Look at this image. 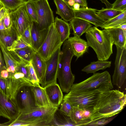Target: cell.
<instances>
[{
    "mask_svg": "<svg viewBox=\"0 0 126 126\" xmlns=\"http://www.w3.org/2000/svg\"><path fill=\"white\" fill-rule=\"evenodd\" d=\"M27 84L33 85L26 78L16 79L9 72L7 78L1 77L0 78V89L4 94L12 99H14L19 89L23 85Z\"/></svg>",
    "mask_w": 126,
    "mask_h": 126,
    "instance_id": "4fadbf2b",
    "label": "cell"
},
{
    "mask_svg": "<svg viewBox=\"0 0 126 126\" xmlns=\"http://www.w3.org/2000/svg\"><path fill=\"white\" fill-rule=\"evenodd\" d=\"M44 88L51 103L54 106L59 107L63 97L60 85L56 82L49 85Z\"/></svg>",
    "mask_w": 126,
    "mask_h": 126,
    "instance_id": "e0dca14e",
    "label": "cell"
},
{
    "mask_svg": "<svg viewBox=\"0 0 126 126\" xmlns=\"http://www.w3.org/2000/svg\"><path fill=\"white\" fill-rule=\"evenodd\" d=\"M10 12L8 13L2 19L4 25L6 29L12 27V21Z\"/></svg>",
    "mask_w": 126,
    "mask_h": 126,
    "instance_id": "60d3db41",
    "label": "cell"
},
{
    "mask_svg": "<svg viewBox=\"0 0 126 126\" xmlns=\"http://www.w3.org/2000/svg\"><path fill=\"white\" fill-rule=\"evenodd\" d=\"M74 56L68 42L65 40L60 52L57 78L62 92L67 93L70 91L75 79L71 69V62Z\"/></svg>",
    "mask_w": 126,
    "mask_h": 126,
    "instance_id": "277c9868",
    "label": "cell"
},
{
    "mask_svg": "<svg viewBox=\"0 0 126 126\" xmlns=\"http://www.w3.org/2000/svg\"><path fill=\"white\" fill-rule=\"evenodd\" d=\"M106 30L112 38L113 45L121 48L126 47V31L117 28Z\"/></svg>",
    "mask_w": 126,
    "mask_h": 126,
    "instance_id": "d4e9b609",
    "label": "cell"
},
{
    "mask_svg": "<svg viewBox=\"0 0 126 126\" xmlns=\"http://www.w3.org/2000/svg\"><path fill=\"white\" fill-rule=\"evenodd\" d=\"M32 88L37 107L39 108L54 106L50 102L44 88L40 86V84L33 85Z\"/></svg>",
    "mask_w": 126,
    "mask_h": 126,
    "instance_id": "44dd1931",
    "label": "cell"
},
{
    "mask_svg": "<svg viewBox=\"0 0 126 126\" xmlns=\"http://www.w3.org/2000/svg\"><path fill=\"white\" fill-rule=\"evenodd\" d=\"M75 3H78L82 7H87L86 0H74Z\"/></svg>",
    "mask_w": 126,
    "mask_h": 126,
    "instance_id": "ee69618b",
    "label": "cell"
},
{
    "mask_svg": "<svg viewBox=\"0 0 126 126\" xmlns=\"http://www.w3.org/2000/svg\"><path fill=\"white\" fill-rule=\"evenodd\" d=\"M70 21L75 36L80 37L92 26L89 22L79 18L75 17Z\"/></svg>",
    "mask_w": 126,
    "mask_h": 126,
    "instance_id": "7402d4cb",
    "label": "cell"
},
{
    "mask_svg": "<svg viewBox=\"0 0 126 126\" xmlns=\"http://www.w3.org/2000/svg\"><path fill=\"white\" fill-rule=\"evenodd\" d=\"M30 25L26 28L20 37L25 43L31 47Z\"/></svg>",
    "mask_w": 126,
    "mask_h": 126,
    "instance_id": "f35d334b",
    "label": "cell"
},
{
    "mask_svg": "<svg viewBox=\"0 0 126 126\" xmlns=\"http://www.w3.org/2000/svg\"><path fill=\"white\" fill-rule=\"evenodd\" d=\"M63 0L64 1H65V2H67V3H68V2L69 0Z\"/></svg>",
    "mask_w": 126,
    "mask_h": 126,
    "instance_id": "816d5d0a",
    "label": "cell"
},
{
    "mask_svg": "<svg viewBox=\"0 0 126 126\" xmlns=\"http://www.w3.org/2000/svg\"><path fill=\"white\" fill-rule=\"evenodd\" d=\"M101 1L102 3H104L107 8H112V4L110 3L107 0H99Z\"/></svg>",
    "mask_w": 126,
    "mask_h": 126,
    "instance_id": "bcb514c9",
    "label": "cell"
},
{
    "mask_svg": "<svg viewBox=\"0 0 126 126\" xmlns=\"http://www.w3.org/2000/svg\"><path fill=\"white\" fill-rule=\"evenodd\" d=\"M9 75V72L6 69L2 70L1 72L0 75L1 77L4 78H7Z\"/></svg>",
    "mask_w": 126,
    "mask_h": 126,
    "instance_id": "f6af8a7d",
    "label": "cell"
},
{
    "mask_svg": "<svg viewBox=\"0 0 126 126\" xmlns=\"http://www.w3.org/2000/svg\"><path fill=\"white\" fill-rule=\"evenodd\" d=\"M63 44L54 23L48 28L45 39L36 52L46 61L58 48L61 47Z\"/></svg>",
    "mask_w": 126,
    "mask_h": 126,
    "instance_id": "52a82bcc",
    "label": "cell"
},
{
    "mask_svg": "<svg viewBox=\"0 0 126 126\" xmlns=\"http://www.w3.org/2000/svg\"><path fill=\"white\" fill-rule=\"evenodd\" d=\"M78 126L68 116L60 110L58 109L56 111L51 126Z\"/></svg>",
    "mask_w": 126,
    "mask_h": 126,
    "instance_id": "83f0119b",
    "label": "cell"
},
{
    "mask_svg": "<svg viewBox=\"0 0 126 126\" xmlns=\"http://www.w3.org/2000/svg\"><path fill=\"white\" fill-rule=\"evenodd\" d=\"M96 11V14L100 17L106 20L112 18L124 11L114 10L112 8H104L103 7L100 10H97Z\"/></svg>",
    "mask_w": 126,
    "mask_h": 126,
    "instance_id": "1f68e13d",
    "label": "cell"
},
{
    "mask_svg": "<svg viewBox=\"0 0 126 126\" xmlns=\"http://www.w3.org/2000/svg\"><path fill=\"white\" fill-rule=\"evenodd\" d=\"M75 3L74 0H69L68 2V4L72 8L73 5Z\"/></svg>",
    "mask_w": 126,
    "mask_h": 126,
    "instance_id": "f907efd6",
    "label": "cell"
},
{
    "mask_svg": "<svg viewBox=\"0 0 126 126\" xmlns=\"http://www.w3.org/2000/svg\"><path fill=\"white\" fill-rule=\"evenodd\" d=\"M6 29L3 24L2 19L0 21V31Z\"/></svg>",
    "mask_w": 126,
    "mask_h": 126,
    "instance_id": "681fc988",
    "label": "cell"
},
{
    "mask_svg": "<svg viewBox=\"0 0 126 126\" xmlns=\"http://www.w3.org/2000/svg\"><path fill=\"white\" fill-rule=\"evenodd\" d=\"M4 69H6L4 58L0 48V78H1L0 75L1 71Z\"/></svg>",
    "mask_w": 126,
    "mask_h": 126,
    "instance_id": "b9f144b4",
    "label": "cell"
},
{
    "mask_svg": "<svg viewBox=\"0 0 126 126\" xmlns=\"http://www.w3.org/2000/svg\"><path fill=\"white\" fill-rule=\"evenodd\" d=\"M25 3L10 12L12 22V28L17 38L20 37L33 22L27 11Z\"/></svg>",
    "mask_w": 126,
    "mask_h": 126,
    "instance_id": "ba28073f",
    "label": "cell"
},
{
    "mask_svg": "<svg viewBox=\"0 0 126 126\" xmlns=\"http://www.w3.org/2000/svg\"><path fill=\"white\" fill-rule=\"evenodd\" d=\"M31 0L33 1H36L38 0Z\"/></svg>",
    "mask_w": 126,
    "mask_h": 126,
    "instance_id": "f5cc1de1",
    "label": "cell"
},
{
    "mask_svg": "<svg viewBox=\"0 0 126 126\" xmlns=\"http://www.w3.org/2000/svg\"><path fill=\"white\" fill-rule=\"evenodd\" d=\"M116 47L115 69L112 82L113 84L121 88L126 78V47Z\"/></svg>",
    "mask_w": 126,
    "mask_h": 126,
    "instance_id": "30bf717a",
    "label": "cell"
},
{
    "mask_svg": "<svg viewBox=\"0 0 126 126\" xmlns=\"http://www.w3.org/2000/svg\"><path fill=\"white\" fill-rule=\"evenodd\" d=\"M2 126V124H0V126Z\"/></svg>",
    "mask_w": 126,
    "mask_h": 126,
    "instance_id": "11a10c76",
    "label": "cell"
},
{
    "mask_svg": "<svg viewBox=\"0 0 126 126\" xmlns=\"http://www.w3.org/2000/svg\"><path fill=\"white\" fill-rule=\"evenodd\" d=\"M20 113L14 100L5 95L0 89V116L13 121Z\"/></svg>",
    "mask_w": 126,
    "mask_h": 126,
    "instance_id": "5bb4252c",
    "label": "cell"
},
{
    "mask_svg": "<svg viewBox=\"0 0 126 126\" xmlns=\"http://www.w3.org/2000/svg\"><path fill=\"white\" fill-rule=\"evenodd\" d=\"M113 84L109 73L105 71L93 75L82 81L73 84L71 92L79 93L96 92L102 93L112 90Z\"/></svg>",
    "mask_w": 126,
    "mask_h": 126,
    "instance_id": "3957f363",
    "label": "cell"
},
{
    "mask_svg": "<svg viewBox=\"0 0 126 126\" xmlns=\"http://www.w3.org/2000/svg\"><path fill=\"white\" fill-rule=\"evenodd\" d=\"M67 40L77 59L87 51L89 47L87 42L80 37L75 36L69 37Z\"/></svg>",
    "mask_w": 126,
    "mask_h": 126,
    "instance_id": "d6986e66",
    "label": "cell"
},
{
    "mask_svg": "<svg viewBox=\"0 0 126 126\" xmlns=\"http://www.w3.org/2000/svg\"><path fill=\"white\" fill-rule=\"evenodd\" d=\"M96 92L79 93L69 91L63 99L69 102L72 107L84 108L94 107L100 94Z\"/></svg>",
    "mask_w": 126,
    "mask_h": 126,
    "instance_id": "9c48e42d",
    "label": "cell"
},
{
    "mask_svg": "<svg viewBox=\"0 0 126 126\" xmlns=\"http://www.w3.org/2000/svg\"><path fill=\"white\" fill-rule=\"evenodd\" d=\"M32 85L27 84L23 85L15 95L14 100L21 113H28L39 108L36 104Z\"/></svg>",
    "mask_w": 126,
    "mask_h": 126,
    "instance_id": "8992f818",
    "label": "cell"
},
{
    "mask_svg": "<svg viewBox=\"0 0 126 126\" xmlns=\"http://www.w3.org/2000/svg\"><path fill=\"white\" fill-rule=\"evenodd\" d=\"M89 47L95 51L98 60L106 61L112 53L113 41L106 29L101 30L91 27L85 33Z\"/></svg>",
    "mask_w": 126,
    "mask_h": 126,
    "instance_id": "7a4b0ae2",
    "label": "cell"
},
{
    "mask_svg": "<svg viewBox=\"0 0 126 126\" xmlns=\"http://www.w3.org/2000/svg\"><path fill=\"white\" fill-rule=\"evenodd\" d=\"M26 2L24 0H0L3 6L10 11L15 10Z\"/></svg>",
    "mask_w": 126,
    "mask_h": 126,
    "instance_id": "836d02e7",
    "label": "cell"
},
{
    "mask_svg": "<svg viewBox=\"0 0 126 126\" xmlns=\"http://www.w3.org/2000/svg\"><path fill=\"white\" fill-rule=\"evenodd\" d=\"M126 104V95L118 90L101 93L94 107L92 122L108 118L120 113Z\"/></svg>",
    "mask_w": 126,
    "mask_h": 126,
    "instance_id": "6da1fadb",
    "label": "cell"
},
{
    "mask_svg": "<svg viewBox=\"0 0 126 126\" xmlns=\"http://www.w3.org/2000/svg\"><path fill=\"white\" fill-rule=\"evenodd\" d=\"M55 27L60 36L61 42L63 43L69 37L70 26L67 22L56 17L54 20Z\"/></svg>",
    "mask_w": 126,
    "mask_h": 126,
    "instance_id": "484cf974",
    "label": "cell"
},
{
    "mask_svg": "<svg viewBox=\"0 0 126 126\" xmlns=\"http://www.w3.org/2000/svg\"><path fill=\"white\" fill-rule=\"evenodd\" d=\"M74 10L75 17L87 21L96 27H102L106 20L99 17L96 14V9L82 7L78 10Z\"/></svg>",
    "mask_w": 126,
    "mask_h": 126,
    "instance_id": "9a60e30c",
    "label": "cell"
},
{
    "mask_svg": "<svg viewBox=\"0 0 126 126\" xmlns=\"http://www.w3.org/2000/svg\"><path fill=\"white\" fill-rule=\"evenodd\" d=\"M24 0L26 2L27 1H28V0Z\"/></svg>",
    "mask_w": 126,
    "mask_h": 126,
    "instance_id": "db71d44e",
    "label": "cell"
},
{
    "mask_svg": "<svg viewBox=\"0 0 126 126\" xmlns=\"http://www.w3.org/2000/svg\"><path fill=\"white\" fill-rule=\"evenodd\" d=\"M0 38L7 47L11 46L17 37L11 27L0 31Z\"/></svg>",
    "mask_w": 126,
    "mask_h": 126,
    "instance_id": "4dcf8cb0",
    "label": "cell"
},
{
    "mask_svg": "<svg viewBox=\"0 0 126 126\" xmlns=\"http://www.w3.org/2000/svg\"><path fill=\"white\" fill-rule=\"evenodd\" d=\"M80 5L79 4L75 3L73 6L72 8L73 10H78L80 8Z\"/></svg>",
    "mask_w": 126,
    "mask_h": 126,
    "instance_id": "c3c4849f",
    "label": "cell"
},
{
    "mask_svg": "<svg viewBox=\"0 0 126 126\" xmlns=\"http://www.w3.org/2000/svg\"><path fill=\"white\" fill-rule=\"evenodd\" d=\"M0 48L3 55L6 69L13 66L16 68L23 62L17 60L8 51L3 42L0 38Z\"/></svg>",
    "mask_w": 126,
    "mask_h": 126,
    "instance_id": "4316f807",
    "label": "cell"
},
{
    "mask_svg": "<svg viewBox=\"0 0 126 126\" xmlns=\"http://www.w3.org/2000/svg\"><path fill=\"white\" fill-rule=\"evenodd\" d=\"M94 107L80 108L73 107L70 117L78 126H88L92 122L91 117Z\"/></svg>",
    "mask_w": 126,
    "mask_h": 126,
    "instance_id": "2e32d148",
    "label": "cell"
},
{
    "mask_svg": "<svg viewBox=\"0 0 126 126\" xmlns=\"http://www.w3.org/2000/svg\"><path fill=\"white\" fill-rule=\"evenodd\" d=\"M59 110L66 115L70 116L73 107L67 101L63 99L60 104Z\"/></svg>",
    "mask_w": 126,
    "mask_h": 126,
    "instance_id": "d590c367",
    "label": "cell"
},
{
    "mask_svg": "<svg viewBox=\"0 0 126 126\" xmlns=\"http://www.w3.org/2000/svg\"></svg>",
    "mask_w": 126,
    "mask_h": 126,
    "instance_id": "9f6ffc18",
    "label": "cell"
},
{
    "mask_svg": "<svg viewBox=\"0 0 126 126\" xmlns=\"http://www.w3.org/2000/svg\"><path fill=\"white\" fill-rule=\"evenodd\" d=\"M31 62L39 80V83L45 74L46 69V61L36 52L31 61Z\"/></svg>",
    "mask_w": 126,
    "mask_h": 126,
    "instance_id": "cb8c5ba5",
    "label": "cell"
},
{
    "mask_svg": "<svg viewBox=\"0 0 126 126\" xmlns=\"http://www.w3.org/2000/svg\"><path fill=\"white\" fill-rule=\"evenodd\" d=\"M29 46H30L25 43L20 37H19L14 41L11 46L7 47V48L8 51H11Z\"/></svg>",
    "mask_w": 126,
    "mask_h": 126,
    "instance_id": "e575fe53",
    "label": "cell"
},
{
    "mask_svg": "<svg viewBox=\"0 0 126 126\" xmlns=\"http://www.w3.org/2000/svg\"><path fill=\"white\" fill-rule=\"evenodd\" d=\"M112 8L122 11L126 10V0H116L112 4Z\"/></svg>",
    "mask_w": 126,
    "mask_h": 126,
    "instance_id": "74e56055",
    "label": "cell"
},
{
    "mask_svg": "<svg viewBox=\"0 0 126 126\" xmlns=\"http://www.w3.org/2000/svg\"><path fill=\"white\" fill-rule=\"evenodd\" d=\"M28 63H22L20 65L16 68L15 72H20L23 73L24 74L25 77L30 81L29 77V70L27 66Z\"/></svg>",
    "mask_w": 126,
    "mask_h": 126,
    "instance_id": "ab89813d",
    "label": "cell"
},
{
    "mask_svg": "<svg viewBox=\"0 0 126 126\" xmlns=\"http://www.w3.org/2000/svg\"><path fill=\"white\" fill-rule=\"evenodd\" d=\"M18 61L28 63L31 61L36 51L30 46L10 51Z\"/></svg>",
    "mask_w": 126,
    "mask_h": 126,
    "instance_id": "603a6c76",
    "label": "cell"
},
{
    "mask_svg": "<svg viewBox=\"0 0 126 126\" xmlns=\"http://www.w3.org/2000/svg\"><path fill=\"white\" fill-rule=\"evenodd\" d=\"M27 66L30 80L33 85L39 84V80L32 64L31 61L28 63Z\"/></svg>",
    "mask_w": 126,
    "mask_h": 126,
    "instance_id": "8d00e7d4",
    "label": "cell"
},
{
    "mask_svg": "<svg viewBox=\"0 0 126 126\" xmlns=\"http://www.w3.org/2000/svg\"><path fill=\"white\" fill-rule=\"evenodd\" d=\"M27 12L33 21L37 22V13L35 1L29 0L25 3Z\"/></svg>",
    "mask_w": 126,
    "mask_h": 126,
    "instance_id": "d6a6232c",
    "label": "cell"
},
{
    "mask_svg": "<svg viewBox=\"0 0 126 126\" xmlns=\"http://www.w3.org/2000/svg\"><path fill=\"white\" fill-rule=\"evenodd\" d=\"M31 46L36 51L43 43L47 35L48 28L43 30L39 29L36 22L33 21L30 25Z\"/></svg>",
    "mask_w": 126,
    "mask_h": 126,
    "instance_id": "ac0fdd59",
    "label": "cell"
},
{
    "mask_svg": "<svg viewBox=\"0 0 126 126\" xmlns=\"http://www.w3.org/2000/svg\"><path fill=\"white\" fill-rule=\"evenodd\" d=\"M10 12V10L4 6L0 9V21L2 20L6 15Z\"/></svg>",
    "mask_w": 126,
    "mask_h": 126,
    "instance_id": "7bdbcfd3",
    "label": "cell"
},
{
    "mask_svg": "<svg viewBox=\"0 0 126 126\" xmlns=\"http://www.w3.org/2000/svg\"><path fill=\"white\" fill-rule=\"evenodd\" d=\"M111 64V61L98 60L97 61L91 62L90 64L85 67L81 71L87 74L94 73L99 70L110 67Z\"/></svg>",
    "mask_w": 126,
    "mask_h": 126,
    "instance_id": "f1b7e54d",
    "label": "cell"
},
{
    "mask_svg": "<svg viewBox=\"0 0 126 126\" xmlns=\"http://www.w3.org/2000/svg\"><path fill=\"white\" fill-rule=\"evenodd\" d=\"M61 47L58 48L51 56L46 61V69L44 76L39 83L44 88L56 83Z\"/></svg>",
    "mask_w": 126,
    "mask_h": 126,
    "instance_id": "7c38bea8",
    "label": "cell"
},
{
    "mask_svg": "<svg viewBox=\"0 0 126 126\" xmlns=\"http://www.w3.org/2000/svg\"><path fill=\"white\" fill-rule=\"evenodd\" d=\"M37 13V27L39 30L48 29L54 23L53 12L47 0H39L35 1Z\"/></svg>",
    "mask_w": 126,
    "mask_h": 126,
    "instance_id": "8fae6325",
    "label": "cell"
},
{
    "mask_svg": "<svg viewBox=\"0 0 126 126\" xmlns=\"http://www.w3.org/2000/svg\"><path fill=\"white\" fill-rule=\"evenodd\" d=\"M57 8L56 13L64 21H69L75 17L74 11L71 7L63 0H53Z\"/></svg>",
    "mask_w": 126,
    "mask_h": 126,
    "instance_id": "ffe728a7",
    "label": "cell"
},
{
    "mask_svg": "<svg viewBox=\"0 0 126 126\" xmlns=\"http://www.w3.org/2000/svg\"><path fill=\"white\" fill-rule=\"evenodd\" d=\"M117 28H119L124 31H126V23L123 24Z\"/></svg>",
    "mask_w": 126,
    "mask_h": 126,
    "instance_id": "7dc6e473",
    "label": "cell"
},
{
    "mask_svg": "<svg viewBox=\"0 0 126 126\" xmlns=\"http://www.w3.org/2000/svg\"><path fill=\"white\" fill-rule=\"evenodd\" d=\"M125 23H126V10L114 17L106 20L102 28L105 29L116 28Z\"/></svg>",
    "mask_w": 126,
    "mask_h": 126,
    "instance_id": "f546056e",
    "label": "cell"
},
{
    "mask_svg": "<svg viewBox=\"0 0 126 126\" xmlns=\"http://www.w3.org/2000/svg\"><path fill=\"white\" fill-rule=\"evenodd\" d=\"M59 107H39L27 114L20 113L16 119L26 122L28 126H51L54 114Z\"/></svg>",
    "mask_w": 126,
    "mask_h": 126,
    "instance_id": "5b68a950",
    "label": "cell"
}]
</instances>
